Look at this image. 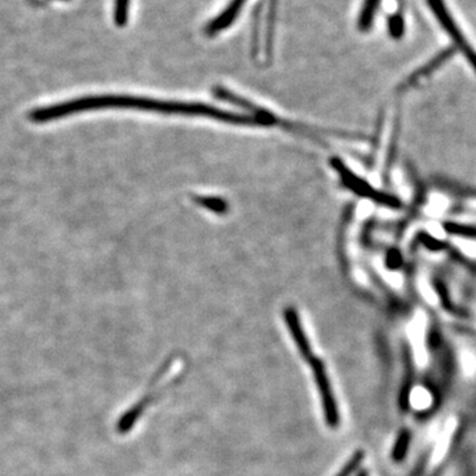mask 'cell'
Segmentation results:
<instances>
[{
  "instance_id": "obj_1",
  "label": "cell",
  "mask_w": 476,
  "mask_h": 476,
  "mask_svg": "<svg viewBox=\"0 0 476 476\" xmlns=\"http://www.w3.org/2000/svg\"><path fill=\"white\" fill-rule=\"evenodd\" d=\"M109 109H126V110H140L150 111L168 116H205L216 118L220 121L233 123H259L257 118L237 116L224 110L203 104H188V102H174L162 101L147 97H135L125 94H105V95H90L76 100L64 101L55 105L37 107L32 110L28 116L34 123H48L61 118L94 111V110H109Z\"/></svg>"
},
{
  "instance_id": "obj_2",
  "label": "cell",
  "mask_w": 476,
  "mask_h": 476,
  "mask_svg": "<svg viewBox=\"0 0 476 476\" xmlns=\"http://www.w3.org/2000/svg\"><path fill=\"white\" fill-rule=\"evenodd\" d=\"M428 6L430 7L434 16L437 18L438 23L441 24L444 32L449 35L456 49L467 58L471 68L476 72V52L467 41L461 28L458 27L456 22L454 20L453 15L449 11L446 3L443 0H428Z\"/></svg>"
},
{
  "instance_id": "obj_3",
  "label": "cell",
  "mask_w": 476,
  "mask_h": 476,
  "mask_svg": "<svg viewBox=\"0 0 476 476\" xmlns=\"http://www.w3.org/2000/svg\"><path fill=\"white\" fill-rule=\"evenodd\" d=\"M335 168H336L337 172L341 176L344 184L348 186V188H352V189H353L355 192H358L359 195L374 198V200H377V203H383V204L389 205V207H397V205L400 204L398 200L393 198V196H389V195H383V193L376 192V191H374L372 186H368L365 182H362L361 179H358V177L352 174V172H349L348 170H347L341 163H335Z\"/></svg>"
},
{
  "instance_id": "obj_4",
  "label": "cell",
  "mask_w": 476,
  "mask_h": 476,
  "mask_svg": "<svg viewBox=\"0 0 476 476\" xmlns=\"http://www.w3.org/2000/svg\"><path fill=\"white\" fill-rule=\"evenodd\" d=\"M246 1L247 0H232L226 6V8L207 25L205 34L208 36L217 35V34H220L221 31L231 27L234 23V20L237 19V16L240 15V12L243 10Z\"/></svg>"
},
{
  "instance_id": "obj_5",
  "label": "cell",
  "mask_w": 476,
  "mask_h": 476,
  "mask_svg": "<svg viewBox=\"0 0 476 476\" xmlns=\"http://www.w3.org/2000/svg\"><path fill=\"white\" fill-rule=\"evenodd\" d=\"M314 369L315 374H316V381H318V385H319L320 392H322V398H323V404H325L327 419H328V422L331 425H336V407H335V401H334V397H332V393H331L329 383L327 381L325 369H323L320 362L314 364Z\"/></svg>"
},
{
  "instance_id": "obj_6",
  "label": "cell",
  "mask_w": 476,
  "mask_h": 476,
  "mask_svg": "<svg viewBox=\"0 0 476 476\" xmlns=\"http://www.w3.org/2000/svg\"><path fill=\"white\" fill-rule=\"evenodd\" d=\"M380 1L381 0H364L360 16H359V22H358V28L360 29L361 32H368L371 29L374 16H376L379 6H380Z\"/></svg>"
},
{
  "instance_id": "obj_7",
  "label": "cell",
  "mask_w": 476,
  "mask_h": 476,
  "mask_svg": "<svg viewBox=\"0 0 476 476\" xmlns=\"http://www.w3.org/2000/svg\"><path fill=\"white\" fill-rule=\"evenodd\" d=\"M286 318H287V322H289V325H290L291 332L292 335L295 337L299 348L303 352L304 356H310V347H308V343L306 340V337L303 335L302 327H301V323H299V319H298V315L295 314L292 310H289L286 313Z\"/></svg>"
},
{
  "instance_id": "obj_8",
  "label": "cell",
  "mask_w": 476,
  "mask_h": 476,
  "mask_svg": "<svg viewBox=\"0 0 476 476\" xmlns=\"http://www.w3.org/2000/svg\"><path fill=\"white\" fill-rule=\"evenodd\" d=\"M453 55V50L451 49H447V50H444V52H442V53H440L437 57L434 58V60H431L430 61L429 64L425 67V68H422V69H419L414 76H412L410 77V80H409V82H413L416 81V80H419V79H421V77H423V76H428L429 73H431L433 70L437 69L440 65H441L442 62L443 61H446L447 58L450 57Z\"/></svg>"
},
{
  "instance_id": "obj_9",
  "label": "cell",
  "mask_w": 476,
  "mask_h": 476,
  "mask_svg": "<svg viewBox=\"0 0 476 476\" xmlns=\"http://www.w3.org/2000/svg\"><path fill=\"white\" fill-rule=\"evenodd\" d=\"M130 0H114V23L116 27H125L128 22Z\"/></svg>"
},
{
  "instance_id": "obj_10",
  "label": "cell",
  "mask_w": 476,
  "mask_h": 476,
  "mask_svg": "<svg viewBox=\"0 0 476 476\" xmlns=\"http://www.w3.org/2000/svg\"><path fill=\"white\" fill-rule=\"evenodd\" d=\"M405 31L404 18L400 13H395L388 18V32L393 39H401Z\"/></svg>"
}]
</instances>
